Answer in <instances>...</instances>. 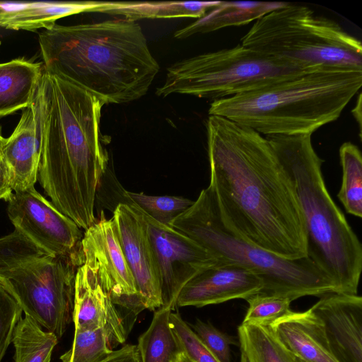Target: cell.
I'll use <instances>...</instances> for the list:
<instances>
[{"label": "cell", "instance_id": "obj_32", "mask_svg": "<svg viewBox=\"0 0 362 362\" xmlns=\"http://www.w3.org/2000/svg\"><path fill=\"white\" fill-rule=\"evenodd\" d=\"M189 325L221 362H231L230 345L235 343L233 337L222 332L211 323L199 319Z\"/></svg>", "mask_w": 362, "mask_h": 362}, {"label": "cell", "instance_id": "obj_6", "mask_svg": "<svg viewBox=\"0 0 362 362\" xmlns=\"http://www.w3.org/2000/svg\"><path fill=\"white\" fill-rule=\"evenodd\" d=\"M170 227L184 233L214 255L218 260L242 266L263 281L260 292L295 300L300 297H321L338 293L334 282L308 257H280L243 239L222 217L208 186Z\"/></svg>", "mask_w": 362, "mask_h": 362}, {"label": "cell", "instance_id": "obj_16", "mask_svg": "<svg viewBox=\"0 0 362 362\" xmlns=\"http://www.w3.org/2000/svg\"><path fill=\"white\" fill-rule=\"evenodd\" d=\"M72 321L75 331L105 329L116 346L125 342L132 330L95 274L84 264L76 270Z\"/></svg>", "mask_w": 362, "mask_h": 362}, {"label": "cell", "instance_id": "obj_35", "mask_svg": "<svg viewBox=\"0 0 362 362\" xmlns=\"http://www.w3.org/2000/svg\"><path fill=\"white\" fill-rule=\"evenodd\" d=\"M353 115L358 122L359 127V135H361V94L360 93L354 110H352Z\"/></svg>", "mask_w": 362, "mask_h": 362}, {"label": "cell", "instance_id": "obj_25", "mask_svg": "<svg viewBox=\"0 0 362 362\" xmlns=\"http://www.w3.org/2000/svg\"><path fill=\"white\" fill-rule=\"evenodd\" d=\"M12 342L15 362H50L58 339L53 333L44 331L30 316L25 315L14 330Z\"/></svg>", "mask_w": 362, "mask_h": 362}, {"label": "cell", "instance_id": "obj_21", "mask_svg": "<svg viewBox=\"0 0 362 362\" xmlns=\"http://www.w3.org/2000/svg\"><path fill=\"white\" fill-rule=\"evenodd\" d=\"M219 1H103L93 12L122 16L136 21L144 18L202 17Z\"/></svg>", "mask_w": 362, "mask_h": 362}, {"label": "cell", "instance_id": "obj_8", "mask_svg": "<svg viewBox=\"0 0 362 362\" xmlns=\"http://www.w3.org/2000/svg\"><path fill=\"white\" fill-rule=\"evenodd\" d=\"M77 268L66 258L45 252L16 230L0 238V281L25 315L58 339L72 321Z\"/></svg>", "mask_w": 362, "mask_h": 362}, {"label": "cell", "instance_id": "obj_7", "mask_svg": "<svg viewBox=\"0 0 362 362\" xmlns=\"http://www.w3.org/2000/svg\"><path fill=\"white\" fill-rule=\"evenodd\" d=\"M241 45L304 68L362 70L361 41L305 6L288 3L256 20Z\"/></svg>", "mask_w": 362, "mask_h": 362}, {"label": "cell", "instance_id": "obj_11", "mask_svg": "<svg viewBox=\"0 0 362 362\" xmlns=\"http://www.w3.org/2000/svg\"><path fill=\"white\" fill-rule=\"evenodd\" d=\"M82 250L86 264L122 313L132 329L145 308L127 264L112 219L102 212L83 232Z\"/></svg>", "mask_w": 362, "mask_h": 362}, {"label": "cell", "instance_id": "obj_31", "mask_svg": "<svg viewBox=\"0 0 362 362\" xmlns=\"http://www.w3.org/2000/svg\"><path fill=\"white\" fill-rule=\"evenodd\" d=\"M170 322L181 341L184 351L194 362H221L202 343L178 313L171 312Z\"/></svg>", "mask_w": 362, "mask_h": 362}, {"label": "cell", "instance_id": "obj_40", "mask_svg": "<svg viewBox=\"0 0 362 362\" xmlns=\"http://www.w3.org/2000/svg\"><path fill=\"white\" fill-rule=\"evenodd\" d=\"M0 45H1V40H0Z\"/></svg>", "mask_w": 362, "mask_h": 362}, {"label": "cell", "instance_id": "obj_29", "mask_svg": "<svg viewBox=\"0 0 362 362\" xmlns=\"http://www.w3.org/2000/svg\"><path fill=\"white\" fill-rule=\"evenodd\" d=\"M248 308L243 324L270 326L291 312V298L259 292L246 299Z\"/></svg>", "mask_w": 362, "mask_h": 362}, {"label": "cell", "instance_id": "obj_18", "mask_svg": "<svg viewBox=\"0 0 362 362\" xmlns=\"http://www.w3.org/2000/svg\"><path fill=\"white\" fill-rule=\"evenodd\" d=\"M270 327L296 358L305 362H339L330 347L322 322L311 308L303 312L291 310Z\"/></svg>", "mask_w": 362, "mask_h": 362}, {"label": "cell", "instance_id": "obj_28", "mask_svg": "<svg viewBox=\"0 0 362 362\" xmlns=\"http://www.w3.org/2000/svg\"><path fill=\"white\" fill-rule=\"evenodd\" d=\"M125 202L136 204L156 221L170 226L171 222L194 203L189 199L177 196H153L143 192H132L121 189Z\"/></svg>", "mask_w": 362, "mask_h": 362}, {"label": "cell", "instance_id": "obj_38", "mask_svg": "<svg viewBox=\"0 0 362 362\" xmlns=\"http://www.w3.org/2000/svg\"><path fill=\"white\" fill-rule=\"evenodd\" d=\"M4 138L2 136L1 132H0V151H1V147L2 142L4 141Z\"/></svg>", "mask_w": 362, "mask_h": 362}, {"label": "cell", "instance_id": "obj_33", "mask_svg": "<svg viewBox=\"0 0 362 362\" xmlns=\"http://www.w3.org/2000/svg\"><path fill=\"white\" fill-rule=\"evenodd\" d=\"M100 362H141L136 345L127 344Z\"/></svg>", "mask_w": 362, "mask_h": 362}, {"label": "cell", "instance_id": "obj_17", "mask_svg": "<svg viewBox=\"0 0 362 362\" xmlns=\"http://www.w3.org/2000/svg\"><path fill=\"white\" fill-rule=\"evenodd\" d=\"M0 153L11 172L13 192L35 187L40 158L37 93L33 103L23 109L11 135L4 139Z\"/></svg>", "mask_w": 362, "mask_h": 362}, {"label": "cell", "instance_id": "obj_15", "mask_svg": "<svg viewBox=\"0 0 362 362\" xmlns=\"http://www.w3.org/2000/svg\"><path fill=\"white\" fill-rule=\"evenodd\" d=\"M324 325L339 362H362V298L358 294L331 293L312 307Z\"/></svg>", "mask_w": 362, "mask_h": 362}, {"label": "cell", "instance_id": "obj_4", "mask_svg": "<svg viewBox=\"0 0 362 362\" xmlns=\"http://www.w3.org/2000/svg\"><path fill=\"white\" fill-rule=\"evenodd\" d=\"M362 85V70L322 67L214 100L221 116L261 134H312L337 120Z\"/></svg>", "mask_w": 362, "mask_h": 362}, {"label": "cell", "instance_id": "obj_12", "mask_svg": "<svg viewBox=\"0 0 362 362\" xmlns=\"http://www.w3.org/2000/svg\"><path fill=\"white\" fill-rule=\"evenodd\" d=\"M133 204L145 222L154 253L160 276L162 307L173 310L184 286L218 259L184 233L156 221Z\"/></svg>", "mask_w": 362, "mask_h": 362}, {"label": "cell", "instance_id": "obj_27", "mask_svg": "<svg viewBox=\"0 0 362 362\" xmlns=\"http://www.w3.org/2000/svg\"><path fill=\"white\" fill-rule=\"evenodd\" d=\"M115 347L110 334L104 328L75 331L71 349L60 359L62 362H100Z\"/></svg>", "mask_w": 362, "mask_h": 362}, {"label": "cell", "instance_id": "obj_2", "mask_svg": "<svg viewBox=\"0 0 362 362\" xmlns=\"http://www.w3.org/2000/svg\"><path fill=\"white\" fill-rule=\"evenodd\" d=\"M37 100L40 134L37 179L52 203L85 230L95 222L96 193L107 165L100 128L105 103L45 69Z\"/></svg>", "mask_w": 362, "mask_h": 362}, {"label": "cell", "instance_id": "obj_13", "mask_svg": "<svg viewBox=\"0 0 362 362\" xmlns=\"http://www.w3.org/2000/svg\"><path fill=\"white\" fill-rule=\"evenodd\" d=\"M145 309L163 305L160 276L145 222L131 202H119L111 218Z\"/></svg>", "mask_w": 362, "mask_h": 362}, {"label": "cell", "instance_id": "obj_34", "mask_svg": "<svg viewBox=\"0 0 362 362\" xmlns=\"http://www.w3.org/2000/svg\"><path fill=\"white\" fill-rule=\"evenodd\" d=\"M13 192L11 174L0 153V199L8 202Z\"/></svg>", "mask_w": 362, "mask_h": 362}, {"label": "cell", "instance_id": "obj_14", "mask_svg": "<svg viewBox=\"0 0 362 362\" xmlns=\"http://www.w3.org/2000/svg\"><path fill=\"white\" fill-rule=\"evenodd\" d=\"M262 280L252 271L231 262L218 260L182 288L176 307L197 308L233 299H245L263 288Z\"/></svg>", "mask_w": 362, "mask_h": 362}, {"label": "cell", "instance_id": "obj_1", "mask_svg": "<svg viewBox=\"0 0 362 362\" xmlns=\"http://www.w3.org/2000/svg\"><path fill=\"white\" fill-rule=\"evenodd\" d=\"M206 130L209 187L223 219L243 239L280 257H307L303 212L266 137L217 115H209Z\"/></svg>", "mask_w": 362, "mask_h": 362}, {"label": "cell", "instance_id": "obj_24", "mask_svg": "<svg viewBox=\"0 0 362 362\" xmlns=\"http://www.w3.org/2000/svg\"><path fill=\"white\" fill-rule=\"evenodd\" d=\"M238 334L247 362H297L270 326L241 323Z\"/></svg>", "mask_w": 362, "mask_h": 362}, {"label": "cell", "instance_id": "obj_30", "mask_svg": "<svg viewBox=\"0 0 362 362\" xmlns=\"http://www.w3.org/2000/svg\"><path fill=\"white\" fill-rule=\"evenodd\" d=\"M22 312L17 300L0 281V362L12 342Z\"/></svg>", "mask_w": 362, "mask_h": 362}, {"label": "cell", "instance_id": "obj_5", "mask_svg": "<svg viewBox=\"0 0 362 362\" xmlns=\"http://www.w3.org/2000/svg\"><path fill=\"white\" fill-rule=\"evenodd\" d=\"M311 136L266 139L295 189L305 222L308 257L334 282L338 293L357 294L362 245L326 187L324 160L315 151Z\"/></svg>", "mask_w": 362, "mask_h": 362}, {"label": "cell", "instance_id": "obj_39", "mask_svg": "<svg viewBox=\"0 0 362 362\" xmlns=\"http://www.w3.org/2000/svg\"><path fill=\"white\" fill-rule=\"evenodd\" d=\"M296 361H297V362H305V361H302V360H300V359H299L298 358H296Z\"/></svg>", "mask_w": 362, "mask_h": 362}, {"label": "cell", "instance_id": "obj_3", "mask_svg": "<svg viewBox=\"0 0 362 362\" xmlns=\"http://www.w3.org/2000/svg\"><path fill=\"white\" fill-rule=\"evenodd\" d=\"M44 69L95 95L105 105L145 95L159 71L141 26L124 18L60 25L39 33Z\"/></svg>", "mask_w": 362, "mask_h": 362}, {"label": "cell", "instance_id": "obj_26", "mask_svg": "<svg viewBox=\"0 0 362 362\" xmlns=\"http://www.w3.org/2000/svg\"><path fill=\"white\" fill-rule=\"evenodd\" d=\"M342 180L337 197L346 211L362 217V157L354 144L344 142L339 148Z\"/></svg>", "mask_w": 362, "mask_h": 362}, {"label": "cell", "instance_id": "obj_19", "mask_svg": "<svg viewBox=\"0 0 362 362\" xmlns=\"http://www.w3.org/2000/svg\"><path fill=\"white\" fill-rule=\"evenodd\" d=\"M43 71L42 63L24 59L0 63V117L33 103Z\"/></svg>", "mask_w": 362, "mask_h": 362}, {"label": "cell", "instance_id": "obj_23", "mask_svg": "<svg viewBox=\"0 0 362 362\" xmlns=\"http://www.w3.org/2000/svg\"><path fill=\"white\" fill-rule=\"evenodd\" d=\"M172 311L164 307L154 311L150 326L138 339L141 362H171L185 351L170 322Z\"/></svg>", "mask_w": 362, "mask_h": 362}, {"label": "cell", "instance_id": "obj_36", "mask_svg": "<svg viewBox=\"0 0 362 362\" xmlns=\"http://www.w3.org/2000/svg\"><path fill=\"white\" fill-rule=\"evenodd\" d=\"M171 362H194L185 351L179 354Z\"/></svg>", "mask_w": 362, "mask_h": 362}, {"label": "cell", "instance_id": "obj_37", "mask_svg": "<svg viewBox=\"0 0 362 362\" xmlns=\"http://www.w3.org/2000/svg\"><path fill=\"white\" fill-rule=\"evenodd\" d=\"M240 362H247V359L243 354L241 353Z\"/></svg>", "mask_w": 362, "mask_h": 362}, {"label": "cell", "instance_id": "obj_9", "mask_svg": "<svg viewBox=\"0 0 362 362\" xmlns=\"http://www.w3.org/2000/svg\"><path fill=\"white\" fill-rule=\"evenodd\" d=\"M318 68L288 64L238 45L174 63L167 69L164 83L156 94L165 97L179 93L216 100Z\"/></svg>", "mask_w": 362, "mask_h": 362}, {"label": "cell", "instance_id": "obj_22", "mask_svg": "<svg viewBox=\"0 0 362 362\" xmlns=\"http://www.w3.org/2000/svg\"><path fill=\"white\" fill-rule=\"evenodd\" d=\"M103 1L28 2L22 9L0 17V26L6 29L34 31L47 29L57 19L81 13L93 12Z\"/></svg>", "mask_w": 362, "mask_h": 362}, {"label": "cell", "instance_id": "obj_10", "mask_svg": "<svg viewBox=\"0 0 362 362\" xmlns=\"http://www.w3.org/2000/svg\"><path fill=\"white\" fill-rule=\"evenodd\" d=\"M7 214L15 230L45 252L66 258L78 267L84 264L81 228L35 187L13 192Z\"/></svg>", "mask_w": 362, "mask_h": 362}, {"label": "cell", "instance_id": "obj_20", "mask_svg": "<svg viewBox=\"0 0 362 362\" xmlns=\"http://www.w3.org/2000/svg\"><path fill=\"white\" fill-rule=\"evenodd\" d=\"M281 1H222L201 18L174 33L177 39H185L198 33H207L223 28L245 25L267 13L286 6Z\"/></svg>", "mask_w": 362, "mask_h": 362}]
</instances>
